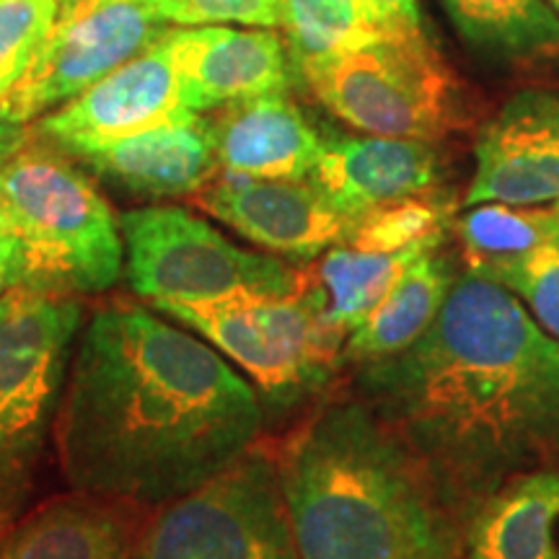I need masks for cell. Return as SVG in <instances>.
<instances>
[{"label":"cell","mask_w":559,"mask_h":559,"mask_svg":"<svg viewBox=\"0 0 559 559\" xmlns=\"http://www.w3.org/2000/svg\"><path fill=\"white\" fill-rule=\"evenodd\" d=\"M264 425L251 381L198 332L109 298L79 330L55 445L70 489L156 510L247 456Z\"/></svg>","instance_id":"1"},{"label":"cell","mask_w":559,"mask_h":559,"mask_svg":"<svg viewBox=\"0 0 559 559\" xmlns=\"http://www.w3.org/2000/svg\"><path fill=\"white\" fill-rule=\"evenodd\" d=\"M347 389L459 528L506 481L559 464V342L477 272L461 270L415 345L353 368Z\"/></svg>","instance_id":"2"},{"label":"cell","mask_w":559,"mask_h":559,"mask_svg":"<svg viewBox=\"0 0 559 559\" xmlns=\"http://www.w3.org/2000/svg\"><path fill=\"white\" fill-rule=\"evenodd\" d=\"M270 449L300 559H402L456 526L355 391L332 389Z\"/></svg>","instance_id":"3"},{"label":"cell","mask_w":559,"mask_h":559,"mask_svg":"<svg viewBox=\"0 0 559 559\" xmlns=\"http://www.w3.org/2000/svg\"><path fill=\"white\" fill-rule=\"evenodd\" d=\"M0 207L16 254L9 285L102 296L124 275L120 218L79 160L32 135L0 169Z\"/></svg>","instance_id":"4"},{"label":"cell","mask_w":559,"mask_h":559,"mask_svg":"<svg viewBox=\"0 0 559 559\" xmlns=\"http://www.w3.org/2000/svg\"><path fill=\"white\" fill-rule=\"evenodd\" d=\"M298 83L342 124L366 135L445 143L481 117L477 94L428 32H381L298 70Z\"/></svg>","instance_id":"5"},{"label":"cell","mask_w":559,"mask_h":559,"mask_svg":"<svg viewBox=\"0 0 559 559\" xmlns=\"http://www.w3.org/2000/svg\"><path fill=\"white\" fill-rule=\"evenodd\" d=\"M86 309L26 285L0 293V536L32 508Z\"/></svg>","instance_id":"6"},{"label":"cell","mask_w":559,"mask_h":559,"mask_svg":"<svg viewBox=\"0 0 559 559\" xmlns=\"http://www.w3.org/2000/svg\"><path fill=\"white\" fill-rule=\"evenodd\" d=\"M234 362L260 394L264 415H285L326 394L342 370L345 340L321 321L317 300L298 285L288 293H243L202 306L156 304Z\"/></svg>","instance_id":"7"},{"label":"cell","mask_w":559,"mask_h":559,"mask_svg":"<svg viewBox=\"0 0 559 559\" xmlns=\"http://www.w3.org/2000/svg\"><path fill=\"white\" fill-rule=\"evenodd\" d=\"M124 277L156 304L202 306L243 293H288L298 267L243 249L181 205H145L120 215Z\"/></svg>","instance_id":"8"},{"label":"cell","mask_w":559,"mask_h":559,"mask_svg":"<svg viewBox=\"0 0 559 559\" xmlns=\"http://www.w3.org/2000/svg\"><path fill=\"white\" fill-rule=\"evenodd\" d=\"M132 559H300L270 445L151 510Z\"/></svg>","instance_id":"9"},{"label":"cell","mask_w":559,"mask_h":559,"mask_svg":"<svg viewBox=\"0 0 559 559\" xmlns=\"http://www.w3.org/2000/svg\"><path fill=\"white\" fill-rule=\"evenodd\" d=\"M166 32L169 24L145 0H104L60 11L29 70L0 99V115L21 124L39 120L148 50Z\"/></svg>","instance_id":"10"},{"label":"cell","mask_w":559,"mask_h":559,"mask_svg":"<svg viewBox=\"0 0 559 559\" xmlns=\"http://www.w3.org/2000/svg\"><path fill=\"white\" fill-rule=\"evenodd\" d=\"M190 202L267 254L298 264L347 243L358 223L309 179H251L221 171Z\"/></svg>","instance_id":"11"},{"label":"cell","mask_w":559,"mask_h":559,"mask_svg":"<svg viewBox=\"0 0 559 559\" xmlns=\"http://www.w3.org/2000/svg\"><path fill=\"white\" fill-rule=\"evenodd\" d=\"M166 34L62 107L41 115L32 135L73 156L91 145L192 117Z\"/></svg>","instance_id":"12"},{"label":"cell","mask_w":559,"mask_h":559,"mask_svg":"<svg viewBox=\"0 0 559 559\" xmlns=\"http://www.w3.org/2000/svg\"><path fill=\"white\" fill-rule=\"evenodd\" d=\"M481 202H559V88L515 91L479 124L461 207Z\"/></svg>","instance_id":"13"},{"label":"cell","mask_w":559,"mask_h":559,"mask_svg":"<svg viewBox=\"0 0 559 559\" xmlns=\"http://www.w3.org/2000/svg\"><path fill=\"white\" fill-rule=\"evenodd\" d=\"M166 45L179 70L187 109L194 115L283 94L298 83L288 45L275 29L177 26L166 32Z\"/></svg>","instance_id":"14"},{"label":"cell","mask_w":559,"mask_h":559,"mask_svg":"<svg viewBox=\"0 0 559 559\" xmlns=\"http://www.w3.org/2000/svg\"><path fill=\"white\" fill-rule=\"evenodd\" d=\"M445 143L415 138L321 132L309 181L340 210L360 221L383 202L445 190Z\"/></svg>","instance_id":"15"},{"label":"cell","mask_w":559,"mask_h":559,"mask_svg":"<svg viewBox=\"0 0 559 559\" xmlns=\"http://www.w3.org/2000/svg\"><path fill=\"white\" fill-rule=\"evenodd\" d=\"M70 158L111 190L148 202L190 200L221 174L207 115L91 145Z\"/></svg>","instance_id":"16"},{"label":"cell","mask_w":559,"mask_h":559,"mask_svg":"<svg viewBox=\"0 0 559 559\" xmlns=\"http://www.w3.org/2000/svg\"><path fill=\"white\" fill-rule=\"evenodd\" d=\"M148 508L79 492L32 506L0 536V559H132Z\"/></svg>","instance_id":"17"},{"label":"cell","mask_w":559,"mask_h":559,"mask_svg":"<svg viewBox=\"0 0 559 559\" xmlns=\"http://www.w3.org/2000/svg\"><path fill=\"white\" fill-rule=\"evenodd\" d=\"M221 171L251 179H309L321 132L290 91L264 94L207 111Z\"/></svg>","instance_id":"18"},{"label":"cell","mask_w":559,"mask_h":559,"mask_svg":"<svg viewBox=\"0 0 559 559\" xmlns=\"http://www.w3.org/2000/svg\"><path fill=\"white\" fill-rule=\"evenodd\" d=\"M461 559H559V464L489 495L461 528Z\"/></svg>","instance_id":"19"},{"label":"cell","mask_w":559,"mask_h":559,"mask_svg":"<svg viewBox=\"0 0 559 559\" xmlns=\"http://www.w3.org/2000/svg\"><path fill=\"white\" fill-rule=\"evenodd\" d=\"M459 275V262L449 257L445 243L409 262L376 309L347 334L342 370L391 358L415 345L443 309Z\"/></svg>","instance_id":"20"},{"label":"cell","mask_w":559,"mask_h":559,"mask_svg":"<svg viewBox=\"0 0 559 559\" xmlns=\"http://www.w3.org/2000/svg\"><path fill=\"white\" fill-rule=\"evenodd\" d=\"M474 58L498 68L559 58V13L547 0H440Z\"/></svg>","instance_id":"21"},{"label":"cell","mask_w":559,"mask_h":559,"mask_svg":"<svg viewBox=\"0 0 559 559\" xmlns=\"http://www.w3.org/2000/svg\"><path fill=\"white\" fill-rule=\"evenodd\" d=\"M438 247L443 243H425L404 251H366L340 243L313 262L300 264V275L317 300L321 321L347 340V334L386 296L404 267Z\"/></svg>","instance_id":"22"},{"label":"cell","mask_w":559,"mask_h":559,"mask_svg":"<svg viewBox=\"0 0 559 559\" xmlns=\"http://www.w3.org/2000/svg\"><path fill=\"white\" fill-rule=\"evenodd\" d=\"M453 239L459 241L464 270L528 254L559 239V202L544 205H506L481 202L461 207L453 218Z\"/></svg>","instance_id":"23"},{"label":"cell","mask_w":559,"mask_h":559,"mask_svg":"<svg viewBox=\"0 0 559 559\" xmlns=\"http://www.w3.org/2000/svg\"><path fill=\"white\" fill-rule=\"evenodd\" d=\"M461 200L451 190L391 200L368 210L355 223L349 247L366 251H404L425 243H445Z\"/></svg>","instance_id":"24"},{"label":"cell","mask_w":559,"mask_h":559,"mask_svg":"<svg viewBox=\"0 0 559 559\" xmlns=\"http://www.w3.org/2000/svg\"><path fill=\"white\" fill-rule=\"evenodd\" d=\"M280 29L296 75L306 66L353 50L381 34L366 24L355 0H283Z\"/></svg>","instance_id":"25"},{"label":"cell","mask_w":559,"mask_h":559,"mask_svg":"<svg viewBox=\"0 0 559 559\" xmlns=\"http://www.w3.org/2000/svg\"><path fill=\"white\" fill-rule=\"evenodd\" d=\"M469 272H477L513 293L536 324L559 342V239L528 254L489 262Z\"/></svg>","instance_id":"26"},{"label":"cell","mask_w":559,"mask_h":559,"mask_svg":"<svg viewBox=\"0 0 559 559\" xmlns=\"http://www.w3.org/2000/svg\"><path fill=\"white\" fill-rule=\"evenodd\" d=\"M58 13L60 0H0V99L29 70Z\"/></svg>","instance_id":"27"},{"label":"cell","mask_w":559,"mask_h":559,"mask_svg":"<svg viewBox=\"0 0 559 559\" xmlns=\"http://www.w3.org/2000/svg\"><path fill=\"white\" fill-rule=\"evenodd\" d=\"M145 5L174 26H283V0H145Z\"/></svg>","instance_id":"28"},{"label":"cell","mask_w":559,"mask_h":559,"mask_svg":"<svg viewBox=\"0 0 559 559\" xmlns=\"http://www.w3.org/2000/svg\"><path fill=\"white\" fill-rule=\"evenodd\" d=\"M373 32H425L417 0H355Z\"/></svg>","instance_id":"29"},{"label":"cell","mask_w":559,"mask_h":559,"mask_svg":"<svg viewBox=\"0 0 559 559\" xmlns=\"http://www.w3.org/2000/svg\"><path fill=\"white\" fill-rule=\"evenodd\" d=\"M402 559H461V528L443 526L415 544Z\"/></svg>","instance_id":"30"},{"label":"cell","mask_w":559,"mask_h":559,"mask_svg":"<svg viewBox=\"0 0 559 559\" xmlns=\"http://www.w3.org/2000/svg\"><path fill=\"white\" fill-rule=\"evenodd\" d=\"M26 140H29V128L26 124L13 122L9 117L0 115V169L24 148Z\"/></svg>","instance_id":"31"},{"label":"cell","mask_w":559,"mask_h":559,"mask_svg":"<svg viewBox=\"0 0 559 559\" xmlns=\"http://www.w3.org/2000/svg\"><path fill=\"white\" fill-rule=\"evenodd\" d=\"M0 251H13L16 254V236H13V226L3 207H0Z\"/></svg>","instance_id":"32"},{"label":"cell","mask_w":559,"mask_h":559,"mask_svg":"<svg viewBox=\"0 0 559 559\" xmlns=\"http://www.w3.org/2000/svg\"><path fill=\"white\" fill-rule=\"evenodd\" d=\"M11 264H13V251H0V293L9 288Z\"/></svg>","instance_id":"33"},{"label":"cell","mask_w":559,"mask_h":559,"mask_svg":"<svg viewBox=\"0 0 559 559\" xmlns=\"http://www.w3.org/2000/svg\"><path fill=\"white\" fill-rule=\"evenodd\" d=\"M86 3H104V0H60V11L79 9V5H86Z\"/></svg>","instance_id":"34"},{"label":"cell","mask_w":559,"mask_h":559,"mask_svg":"<svg viewBox=\"0 0 559 559\" xmlns=\"http://www.w3.org/2000/svg\"><path fill=\"white\" fill-rule=\"evenodd\" d=\"M547 3L551 5V9H555V13H559V0H547Z\"/></svg>","instance_id":"35"}]
</instances>
